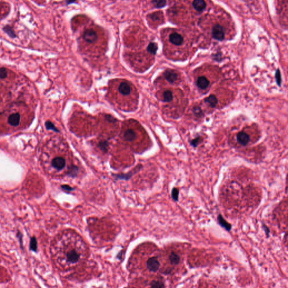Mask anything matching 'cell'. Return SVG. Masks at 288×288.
<instances>
[{"instance_id":"1","label":"cell","mask_w":288,"mask_h":288,"mask_svg":"<svg viewBox=\"0 0 288 288\" xmlns=\"http://www.w3.org/2000/svg\"><path fill=\"white\" fill-rule=\"evenodd\" d=\"M56 241L54 245V256L56 262L62 266H75L80 261L82 257L83 248L72 247V245L67 244L64 236Z\"/></svg>"},{"instance_id":"2","label":"cell","mask_w":288,"mask_h":288,"mask_svg":"<svg viewBox=\"0 0 288 288\" xmlns=\"http://www.w3.org/2000/svg\"><path fill=\"white\" fill-rule=\"evenodd\" d=\"M7 119V122L10 126L16 128L19 126L21 122L22 116L19 112L13 111L10 112Z\"/></svg>"},{"instance_id":"3","label":"cell","mask_w":288,"mask_h":288,"mask_svg":"<svg viewBox=\"0 0 288 288\" xmlns=\"http://www.w3.org/2000/svg\"><path fill=\"white\" fill-rule=\"evenodd\" d=\"M65 159L62 156H56L50 162L51 167L55 171H61L65 168Z\"/></svg>"},{"instance_id":"4","label":"cell","mask_w":288,"mask_h":288,"mask_svg":"<svg viewBox=\"0 0 288 288\" xmlns=\"http://www.w3.org/2000/svg\"><path fill=\"white\" fill-rule=\"evenodd\" d=\"M225 29L220 24L214 26L212 30V37L218 41H222L225 39Z\"/></svg>"},{"instance_id":"5","label":"cell","mask_w":288,"mask_h":288,"mask_svg":"<svg viewBox=\"0 0 288 288\" xmlns=\"http://www.w3.org/2000/svg\"><path fill=\"white\" fill-rule=\"evenodd\" d=\"M160 267V262L157 257H152L150 258L146 261V268L149 271L156 272Z\"/></svg>"},{"instance_id":"6","label":"cell","mask_w":288,"mask_h":288,"mask_svg":"<svg viewBox=\"0 0 288 288\" xmlns=\"http://www.w3.org/2000/svg\"><path fill=\"white\" fill-rule=\"evenodd\" d=\"M83 39L84 41L90 43H95L97 40V34L93 29H87L83 34Z\"/></svg>"},{"instance_id":"7","label":"cell","mask_w":288,"mask_h":288,"mask_svg":"<svg viewBox=\"0 0 288 288\" xmlns=\"http://www.w3.org/2000/svg\"><path fill=\"white\" fill-rule=\"evenodd\" d=\"M169 39L172 44L176 46L181 45L184 42L183 37L177 33H172L169 37Z\"/></svg>"},{"instance_id":"8","label":"cell","mask_w":288,"mask_h":288,"mask_svg":"<svg viewBox=\"0 0 288 288\" xmlns=\"http://www.w3.org/2000/svg\"><path fill=\"white\" fill-rule=\"evenodd\" d=\"M118 91L120 94L123 96L129 95L131 92V86L126 82H122L119 85Z\"/></svg>"},{"instance_id":"9","label":"cell","mask_w":288,"mask_h":288,"mask_svg":"<svg viewBox=\"0 0 288 288\" xmlns=\"http://www.w3.org/2000/svg\"><path fill=\"white\" fill-rule=\"evenodd\" d=\"M165 78L169 83H175L178 79V75L173 70H167L164 72Z\"/></svg>"},{"instance_id":"10","label":"cell","mask_w":288,"mask_h":288,"mask_svg":"<svg viewBox=\"0 0 288 288\" xmlns=\"http://www.w3.org/2000/svg\"><path fill=\"white\" fill-rule=\"evenodd\" d=\"M237 141L240 145L245 146L249 143L250 141L249 136L244 132H240L237 135Z\"/></svg>"},{"instance_id":"11","label":"cell","mask_w":288,"mask_h":288,"mask_svg":"<svg viewBox=\"0 0 288 288\" xmlns=\"http://www.w3.org/2000/svg\"><path fill=\"white\" fill-rule=\"evenodd\" d=\"M193 6L195 10L198 12H202L206 8V3L204 0H194Z\"/></svg>"},{"instance_id":"12","label":"cell","mask_w":288,"mask_h":288,"mask_svg":"<svg viewBox=\"0 0 288 288\" xmlns=\"http://www.w3.org/2000/svg\"><path fill=\"white\" fill-rule=\"evenodd\" d=\"M197 87L201 89L205 90L207 88L209 85V81L204 76H201L197 78Z\"/></svg>"},{"instance_id":"13","label":"cell","mask_w":288,"mask_h":288,"mask_svg":"<svg viewBox=\"0 0 288 288\" xmlns=\"http://www.w3.org/2000/svg\"><path fill=\"white\" fill-rule=\"evenodd\" d=\"M136 134L132 129H127L123 133L124 139L127 141H132L136 139Z\"/></svg>"},{"instance_id":"14","label":"cell","mask_w":288,"mask_h":288,"mask_svg":"<svg viewBox=\"0 0 288 288\" xmlns=\"http://www.w3.org/2000/svg\"><path fill=\"white\" fill-rule=\"evenodd\" d=\"M217 220L221 226L224 228L227 231H230V230H231V228H232L231 225L228 222H227L221 214L218 215V216L217 217Z\"/></svg>"},{"instance_id":"15","label":"cell","mask_w":288,"mask_h":288,"mask_svg":"<svg viewBox=\"0 0 288 288\" xmlns=\"http://www.w3.org/2000/svg\"><path fill=\"white\" fill-rule=\"evenodd\" d=\"M169 261L172 265H177L180 262V257L177 253L172 252L169 256Z\"/></svg>"},{"instance_id":"16","label":"cell","mask_w":288,"mask_h":288,"mask_svg":"<svg viewBox=\"0 0 288 288\" xmlns=\"http://www.w3.org/2000/svg\"><path fill=\"white\" fill-rule=\"evenodd\" d=\"M205 102L209 104V106L212 107H214L217 105L218 100H217V97H216L214 95H212L205 99Z\"/></svg>"},{"instance_id":"17","label":"cell","mask_w":288,"mask_h":288,"mask_svg":"<svg viewBox=\"0 0 288 288\" xmlns=\"http://www.w3.org/2000/svg\"><path fill=\"white\" fill-rule=\"evenodd\" d=\"M147 50L152 55H156L158 50V45L155 42H150L147 47Z\"/></svg>"},{"instance_id":"18","label":"cell","mask_w":288,"mask_h":288,"mask_svg":"<svg viewBox=\"0 0 288 288\" xmlns=\"http://www.w3.org/2000/svg\"><path fill=\"white\" fill-rule=\"evenodd\" d=\"M163 100L165 102H169L171 101L173 99V93L170 90H166L163 94Z\"/></svg>"},{"instance_id":"19","label":"cell","mask_w":288,"mask_h":288,"mask_svg":"<svg viewBox=\"0 0 288 288\" xmlns=\"http://www.w3.org/2000/svg\"><path fill=\"white\" fill-rule=\"evenodd\" d=\"M152 3L156 8H162L166 5L165 0H152Z\"/></svg>"},{"instance_id":"20","label":"cell","mask_w":288,"mask_h":288,"mask_svg":"<svg viewBox=\"0 0 288 288\" xmlns=\"http://www.w3.org/2000/svg\"><path fill=\"white\" fill-rule=\"evenodd\" d=\"M3 29L5 32L6 33L8 36H10V37L11 38L16 37V34H15L13 29H12L11 26H4Z\"/></svg>"},{"instance_id":"21","label":"cell","mask_w":288,"mask_h":288,"mask_svg":"<svg viewBox=\"0 0 288 288\" xmlns=\"http://www.w3.org/2000/svg\"><path fill=\"white\" fill-rule=\"evenodd\" d=\"M99 148L101 151L107 152L108 149V143L106 141H101L99 144Z\"/></svg>"},{"instance_id":"22","label":"cell","mask_w":288,"mask_h":288,"mask_svg":"<svg viewBox=\"0 0 288 288\" xmlns=\"http://www.w3.org/2000/svg\"><path fill=\"white\" fill-rule=\"evenodd\" d=\"M172 197V199L175 201H178V197H179V190L177 188H174L171 193Z\"/></svg>"},{"instance_id":"23","label":"cell","mask_w":288,"mask_h":288,"mask_svg":"<svg viewBox=\"0 0 288 288\" xmlns=\"http://www.w3.org/2000/svg\"><path fill=\"white\" fill-rule=\"evenodd\" d=\"M150 285L152 288H164L165 286L163 282L160 281H153L151 282Z\"/></svg>"},{"instance_id":"24","label":"cell","mask_w":288,"mask_h":288,"mask_svg":"<svg viewBox=\"0 0 288 288\" xmlns=\"http://www.w3.org/2000/svg\"><path fill=\"white\" fill-rule=\"evenodd\" d=\"M45 125L46 128H47V129H48V130H52L55 131V132H59V130L57 129V128H56L55 126L54 125V124L51 123V122H50V121L46 122L45 123Z\"/></svg>"},{"instance_id":"25","label":"cell","mask_w":288,"mask_h":288,"mask_svg":"<svg viewBox=\"0 0 288 288\" xmlns=\"http://www.w3.org/2000/svg\"><path fill=\"white\" fill-rule=\"evenodd\" d=\"M8 71L5 68H0V79H5L7 77Z\"/></svg>"},{"instance_id":"26","label":"cell","mask_w":288,"mask_h":288,"mask_svg":"<svg viewBox=\"0 0 288 288\" xmlns=\"http://www.w3.org/2000/svg\"><path fill=\"white\" fill-rule=\"evenodd\" d=\"M193 112L195 116L200 117L202 116V112L199 107H195L193 109Z\"/></svg>"},{"instance_id":"27","label":"cell","mask_w":288,"mask_h":288,"mask_svg":"<svg viewBox=\"0 0 288 288\" xmlns=\"http://www.w3.org/2000/svg\"><path fill=\"white\" fill-rule=\"evenodd\" d=\"M276 82H277L278 85L280 86L282 78H281V75H280V72L279 69H278V71H276Z\"/></svg>"},{"instance_id":"28","label":"cell","mask_w":288,"mask_h":288,"mask_svg":"<svg viewBox=\"0 0 288 288\" xmlns=\"http://www.w3.org/2000/svg\"><path fill=\"white\" fill-rule=\"evenodd\" d=\"M201 141V139L200 137H198V138H197L194 140H193L191 141V145L194 147H196L197 146V145L200 143V142Z\"/></svg>"},{"instance_id":"29","label":"cell","mask_w":288,"mask_h":288,"mask_svg":"<svg viewBox=\"0 0 288 288\" xmlns=\"http://www.w3.org/2000/svg\"><path fill=\"white\" fill-rule=\"evenodd\" d=\"M30 248L31 249L33 250H36V249H37V243H36V240L34 238H33L31 240V243H30Z\"/></svg>"},{"instance_id":"30","label":"cell","mask_w":288,"mask_h":288,"mask_svg":"<svg viewBox=\"0 0 288 288\" xmlns=\"http://www.w3.org/2000/svg\"><path fill=\"white\" fill-rule=\"evenodd\" d=\"M262 227H263V230L265 232L266 234L267 235V237H269V233H270V230H269V228L265 225H263V226Z\"/></svg>"},{"instance_id":"31","label":"cell","mask_w":288,"mask_h":288,"mask_svg":"<svg viewBox=\"0 0 288 288\" xmlns=\"http://www.w3.org/2000/svg\"><path fill=\"white\" fill-rule=\"evenodd\" d=\"M77 0H67L66 1V2H67V5H69L71 3H73L75 2V1H76Z\"/></svg>"}]
</instances>
